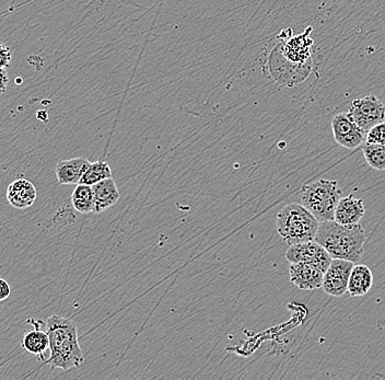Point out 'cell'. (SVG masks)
<instances>
[{"label": "cell", "instance_id": "6", "mask_svg": "<svg viewBox=\"0 0 385 380\" xmlns=\"http://www.w3.org/2000/svg\"><path fill=\"white\" fill-rule=\"evenodd\" d=\"M286 259L289 263H305L320 268L325 272L329 268L332 257L316 240L307 241L301 244L289 246L286 252Z\"/></svg>", "mask_w": 385, "mask_h": 380}, {"label": "cell", "instance_id": "4", "mask_svg": "<svg viewBox=\"0 0 385 380\" xmlns=\"http://www.w3.org/2000/svg\"><path fill=\"white\" fill-rule=\"evenodd\" d=\"M342 198V191L336 180L318 179L300 190L301 205L320 222L334 220L335 209Z\"/></svg>", "mask_w": 385, "mask_h": 380}, {"label": "cell", "instance_id": "3", "mask_svg": "<svg viewBox=\"0 0 385 380\" xmlns=\"http://www.w3.org/2000/svg\"><path fill=\"white\" fill-rule=\"evenodd\" d=\"M320 222L300 204H289L276 217L277 233L288 246L314 240Z\"/></svg>", "mask_w": 385, "mask_h": 380}, {"label": "cell", "instance_id": "8", "mask_svg": "<svg viewBox=\"0 0 385 380\" xmlns=\"http://www.w3.org/2000/svg\"><path fill=\"white\" fill-rule=\"evenodd\" d=\"M335 142L347 149H356L366 142V131L361 129L347 113H338L332 120Z\"/></svg>", "mask_w": 385, "mask_h": 380}, {"label": "cell", "instance_id": "7", "mask_svg": "<svg viewBox=\"0 0 385 380\" xmlns=\"http://www.w3.org/2000/svg\"><path fill=\"white\" fill-rule=\"evenodd\" d=\"M355 263L344 259H332L329 268L324 272L321 288L325 294L340 297L347 293L348 279Z\"/></svg>", "mask_w": 385, "mask_h": 380}, {"label": "cell", "instance_id": "14", "mask_svg": "<svg viewBox=\"0 0 385 380\" xmlns=\"http://www.w3.org/2000/svg\"><path fill=\"white\" fill-rule=\"evenodd\" d=\"M373 285V274L369 266L364 264L353 265L349 279L347 293L351 297H361L370 292Z\"/></svg>", "mask_w": 385, "mask_h": 380}, {"label": "cell", "instance_id": "17", "mask_svg": "<svg viewBox=\"0 0 385 380\" xmlns=\"http://www.w3.org/2000/svg\"><path fill=\"white\" fill-rule=\"evenodd\" d=\"M107 178H112V170L107 161L99 160L96 162H89L86 171L81 178L80 183L92 187Z\"/></svg>", "mask_w": 385, "mask_h": 380}, {"label": "cell", "instance_id": "12", "mask_svg": "<svg viewBox=\"0 0 385 380\" xmlns=\"http://www.w3.org/2000/svg\"><path fill=\"white\" fill-rule=\"evenodd\" d=\"M94 198V213L101 214L118 203L120 198L118 185L113 178L102 180L92 185Z\"/></svg>", "mask_w": 385, "mask_h": 380}, {"label": "cell", "instance_id": "15", "mask_svg": "<svg viewBox=\"0 0 385 380\" xmlns=\"http://www.w3.org/2000/svg\"><path fill=\"white\" fill-rule=\"evenodd\" d=\"M29 324L34 326V330L24 333L23 339H22V348L28 352L32 354L35 357H40L41 361H43V355L46 350L50 348V340L46 333V330H42L38 327V321L34 319L29 320Z\"/></svg>", "mask_w": 385, "mask_h": 380}, {"label": "cell", "instance_id": "5", "mask_svg": "<svg viewBox=\"0 0 385 380\" xmlns=\"http://www.w3.org/2000/svg\"><path fill=\"white\" fill-rule=\"evenodd\" d=\"M347 114L366 133L372 126L385 120V105L377 96H366L353 100Z\"/></svg>", "mask_w": 385, "mask_h": 380}, {"label": "cell", "instance_id": "10", "mask_svg": "<svg viewBox=\"0 0 385 380\" xmlns=\"http://www.w3.org/2000/svg\"><path fill=\"white\" fill-rule=\"evenodd\" d=\"M36 196V188L25 178L14 180L7 189V201L16 209H25L32 207Z\"/></svg>", "mask_w": 385, "mask_h": 380}, {"label": "cell", "instance_id": "9", "mask_svg": "<svg viewBox=\"0 0 385 380\" xmlns=\"http://www.w3.org/2000/svg\"><path fill=\"white\" fill-rule=\"evenodd\" d=\"M290 282L301 291H316L323 284L324 272L305 263H290Z\"/></svg>", "mask_w": 385, "mask_h": 380}, {"label": "cell", "instance_id": "13", "mask_svg": "<svg viewBox=\"0 0 385 380\" xmlns=\"http://www.w3.org/2000/svg\"><path fill=\"white\" fill-rule=\"evenodd\" d=\"M89 162L82 157L59 161L55 168L57 182L63 185L79 184Z\"/></svg>", "mask_w": 385, "mask_h": 380}, {"label": "cell", "instance_id": "16", "mask_svg": "<svg viewBox=\"0 0 385 380\" xmlns=\"http://www.w3.org/2000/svg\"><path fill=\"white\" fill-rule=\"evenodd\" d=\"M72 204L74 209L80 214L94 213V198L92 187L79 183L72 194Z\"/></svg>", "mask_w": 385, "mask_h": 380}, {"label": "cell", "instance_id": "19", "mask_svg": "<svg viewBox=\"0 0 385 380\" xmlns=\"http://www.w3.org/2000/svg\"><path fill=\"white\" fill-rule=\"evenodd\" d=\"M366 142L384 145L385 146V120L375 124L369 131H366Z\"/></svg>", "mask_w": 385, "mask_h": 380}, {"label": "cell", "instance_id": "2", "mask_svg": "<svg viewBox=\"0 0 385 380\" xmlns=\"http://www.w3.org/2000/svg\"><path fill=\"white\" fill-rule=\"evenodd\" d=\"M314 240L329 252L332 259L358 263L364 255L366 231L359 224L342 225L335 220L320 222Z\"/></svg>", "mask_w": 385, "mask_h": 380}, {"label": "cell", "instance_id": "11", "mask_svg": "<svg viewBox=\"0 0 385 380\" xmlns=\"http://www.w3.org/2000/svg\"><path fill=\"white\" fill-rule=\"evenodd\" d=\"M366 213L364 203L361 198L355 196H342L335 209L334 220L342 225L359 224Z\"/></svg>", "mask_w": 385, "mask_h": 380}, {"label": "cell", "instance_id": "22", "mask_svg": "<svg viewBox=\"0 0 385 380\" xmlns=\"http://www.w3.org/2000/svg\"><path fill=\"white\" fill-rule=\"evenodd\" d=\"M9 76L6 70H0V94H5L8 88Z\"/></svg>", "mask_w": 385, "mask_h": 380}, {"label": "cell", "instance_id": "20", "mask_svg": "<svg viewBox=\"0 0 385 380\" xmlns=\"http://www.w3.org/2000/svg\"><path fill=\"white\" fill-rule=\"evenodd\" d=\"M12 59L10 48L0 42V70H7Z\"/></svg>", "mask_w": 385, "mask_h": 380}, {"label": "cell", "instance_id": "1", "mask_svg": "<svg viewBox=\"0 0 385 380\" xmlns=\"http://www.w3.org/2000/svg\"><path fill=\"white\" fill-rule=\"evenodd\" d=\"M46 333L50 340L51 355L44 359V364L52 370H68L81 366L83 363V352L79 344L77 324L72 319L54 316L46 322Z\"/></svg>", "mask_w": 385, "mask_h": 380}, {"label": "cell", "instance_id": "18", "mask_svg": "<svg viewBox=\"0 0 385 380\" xmlns=\"http://www.w3.org/2000/svg\"><path fill=\"white\" fill-rule=\"evenodd\" d=\"M364 160L370 168L377 171L385 170V146L379 144H368L362 147Z\"/></svg>", "mask_w": 385, "mask_h": 380}, {"label": "cell", "instance_id": "21", "mask_svg": "<svg viewBox=\"0 0 385 380\" xmlns=\"http://www.w3.org/2000/svg\"><path fill=\"white\" fill-rule=\"evenodd\" d=\"M11 295V287L8 282L0 277V302L7 299Z\"/></svg>", "mask_w": 385, "mask_h": 380}]
</instances>
